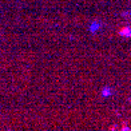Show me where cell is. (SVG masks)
I'll list each match as a JSON object with an SVG mask.
<instances>
[{
	"instance_id": "1",
	"label": "cell",
	"mask_w": 131,
	"mask_h": 131,
	"mask_svg": "<svg viewBox=\"0 0 131 131\" xmlns=\"http://www.w3.org/2000/svg\"><path fill=\"white\" fill-rule=\"evenodd\" d=\"M119 34H121L122 35V36H126V38H130L131 36V28H122L121 29V32H119Z\"/></svg>"
},
{
	"instance_id": "2",
	"label": "cell",
	"mask_w": 131,
	"mask_h": 131,
	"mask_svg": "<svg viewBox=\"0 0 131 131\" xmlns=\"http://www.w3.org/2000/svg\"><path fill=\"white\" fill-rule=\"evenodd\" d=\"M122 131H130V128H128L127 126H124V127L122 128Z\"/></svg>"
},
{
	"instance_id": "3",
	"label": "cell",
	"mask_w": 131,
	"mask_h": 131,
	"mask_svg": "<svg viewBox=\"0 0 131 131\" xmlns=\"http://www.w3.org/2000/svg\"><path fill=\"white\" fill-rule=\"evenodd\" d=\"M130 102H131V100H130Z\"/></svg>"
}]
</instances>
